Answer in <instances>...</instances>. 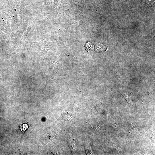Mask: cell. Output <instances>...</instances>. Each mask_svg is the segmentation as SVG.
I'll list each match as a JSON object with an SVG mask.
<instances>
[{
  "label": "cell",
  "mask_w": 155,
  "mask_h": 155,
  "mask_svg": "<svg viewBox=\"0 0 155 155\" xmlns=\"http://www.w3.org/2000/svg\"><path fill=\"white\" fill-rule=\"evenodd\" d=\"M72 117L71 113L65 111L62 113L57 121L63 120L71 122L72 120Z\"/></svg>",
  "instance_id": "obj_1"
},
{
  "label": "cell",
  "mask_w": 155,
  "mask_h": 155,
  "mask_svg": "<svg viewBox=\"0 0 155 155\" xmlns=\"http://www.w3.org/2000/svg\"><path fill=\"white\" fill-rule=\"evenodd\" d=\"M28 128V126L27 124L24 123L22 124L20 127V129L21 131L23 133Z\"/></svg>",
  "instance_id": "obj_2"
},
{
  "label": "cell",
  "mask_w": 155,
  "mask_h": 155,
  "mask_svg": "<svg viewBox=\"0 0 155 155\" xmlns=\"http://www.w3.org/2000/svg\"><path fill=\"white\" fill-rule=\"evenodd\" d=\"M103 46L101 45H97V46H96V50H98V51H101L103 49H104L103 48Z\"/></svg>",
  "instance_id": "obj_3"
}]
</instances>
